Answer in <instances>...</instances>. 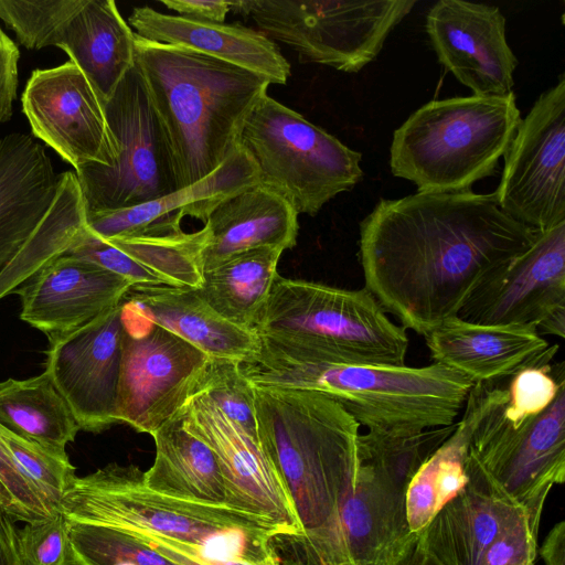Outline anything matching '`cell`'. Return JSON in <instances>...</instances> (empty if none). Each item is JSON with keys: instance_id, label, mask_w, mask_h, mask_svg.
I'll return each instance as SVG.
<instances>
[{"instance_id": "obj_11", "label": "cell", "mask_w": 565, "mask_h": 565, "mask_svg": "<svg viewBox=\"0 0 565 565\" xmlns=\"http://www.w3.org/2000/svg\"><path fill=\"white\" fill-rule=\"evenodd\" d=\"M414 0L231 1V11L250 18L270 40L301 60L355 73L372 62Z\"/></svg>"}, {"instance_id": "obj_4", "label": "cell", "mask_w": 565, "mask_h": 565, "mask_svg": "<svg viewBox=\"0 0 565 565\" xmlns=\"http://www.w3.org/2000/svg\"><path fill=\"white\" fill-rule=\"evenodd\" d=\"M135 62L172 157L178 189L217 169L270 83L196 51L136 34Z\"/></svg>"}, {"instance_id": "obj_28", "label": "cell", "mask_w": 565, "mask_h": 565, "mask_svg": "<svg viewBox=\"0 0 565 565\" xmlns=\"http://www.w3.org/2000/svg\"><path fill=\"white\" fill-rule=\"evenodd\" d=\"M124 299L142 316L211 359L241 362L257 348L255 331L227 321L192 289L131 286Z\"/></svg>"}, {"instance_id": "obj_22", "label": "cell", "mask_w": 565, "mask_h": 565, "mask_svg": "<svg viewBox=\"0 0 565 565\" xmlns=\"http://www.w3.org/2000/svg\"><path fill=\"white\" fill-rule=\"evenodd\" d=\"M425 337L435 363L451 367L475 383H500L518 372L550 364L558 344H550L534 326H490L457 316Z\"/></svg>"}, {"instance_id": "obj_16", "label": "cell", "mask_w": 565, "mask_h": 565, "mask_svg": "<svg viewBox=\"0 0 565 565\" xmlns=\"http://www.w3.org/2000/svg\"><path fill=\"white\" fill-rule=\"evenodd\" d=\"M32 134L75 170L110 167L116 145L102 100L88 78L72 61L34 70L21 96Z\"/></svg>"}, {"instance_id": "obj_33", "label": "cell", "mask_w": 565, "mask_h": 565, "mask_svg": "<svg viewBox=\"0 0 565 565\" xmlns=\"http://www.w3.org/2000/svg\"><path fill=\"white\" fill-rule=\"evenodd\" d=\"M282 252L279 247H259L237 254L204 271L202 285L194 291L227 321L253 330L278 276Z\"/></svg>"}, {"instance_id": "obj_10", "label": "cell", "mask_w": 565, "mask_h": 565, "mask_svg": "<svg viewBox=\"0 0 565 565\" xmlns=\"http://www.w3.org/2000/svg\"><path fill=\"white\" fill-rule=\"evenodd\" d=\"M359 459L355 487L329 526L270 537L279 565L406 564L418 541L407 521L408 486L360 449Z\"/></svg>"}, {"instance_id": "obj_9", "label": "cell", "mask_w": 565, "mask_h": 565, "mask_svg": "<svg viewBox=\"0 0 565 565\" xmlns=\"http://www.w3.org/2000/svg\"><path fill=\"white\" fill-rule=\"evenodd\" d=\"M237 146L253 160L258 183L298 214L315 216L363 177L360 152L268 94L246 117Z\"/></svg>"}, {"instance_id": "obj_49", "label": "cell", "mask_w": 565, "mask_h": 565, "mask_svg": "<svg viewBox=\"0 0 565 565\" xmlns=\"http://www.w3.org/2000/svg\"><path fill=\"white\" fill-rule=\"evenodd\" d=\"M518 565H535L533 561L531 562H524V563H521V564H518Z\"/></svg>"}, {"instance_id": "obj_6", "label": "cell", "mask_w": 565, "mask_h": 565, "mask_svg": "<svg viewBox=\"0 0 565 565\" xmlns=\"http://www.w3.org/2000/svg\"><path fill=\"white\" fill-rule=\"evenodd\" d=\"M74 171L60 175L31 136L0 140V300L66 254L86 226Z\"/></svg>"}, {"instance_id": "obj_30", "label": "cell", "mask_w": 565, "mask_h": 565, "mask_svg": "<svg viewBox=\"0 0 565 565\" xmlns=\"http://www.w3.org/2000/svg\"><path fill=\"white\" fill-rule=\"evenodd\" d=\"M498 384H473L454 431L411 480L405 498L406 514L409 529L417 537L438 511L466 484V460L472 431Z\"/></svg>"}, {"instance_id": "obj_40", "label": "cell", "mask_w": 565, "mask_h": 565, "mask_svg": "<svg viewBox=\"0 0 565 565\" xmlns=\"http://www.w3.org/2000/svg\"><path fill=\"white\" fill-rule=\"evenodd\" d=\"M0 480L12 497L38 520L52 518L57 510L23 471L0 437Z\"/></svg>"}, {"instance_id": "obj_45", "label": "cell", "mask_w": 565, "mask_h": 565, "mask_svg": "<svg viewBox=\"0 0 565 565\" xmlns=\"http://www.w3.org/2000/svg\"><path fill=\"white\" fill-rule=\"evenodd\" d=\"M540 554L545 565H565V522H558L546 536Z\"/></svg>"}, {"instance_id": "obj_2", "label": "cell", "mask_w": 565, "mask_h": 565, "mask_svg": "<svg viewBox=\"0 0 565 565\" xmlns=\"http://www.w3.org/2000/svg\"><path fill=\"white\" fill-rule=\"evenodd\" d=\"M57 510L67 521L138 534L180 565H279L270 522L225 504L174 499L149 490L134 465L109 463L76 477Z\"/></svg>"}, {"instance_id": "obj_46", "label": "cell", "mask_w": 565, "mask_h": 565, "mask_svg": "<svg viewBox=\"0 0 565 565\" xmlns=\"http://www.w3.org/2000/svg\"><path fill=\"white\" fill-rule=\"evenodd\" d=\"M0 510L7 513L10 518L24 522L39 521L33 514L24 509L6 488L0 480Z\"/></svg>"}, {"instance_id": "obj_50", "label": "cell", "mask_w": 565, "mask_h": 565, "mask_svg": "<svg viewBox=\"0 0 565 565\" xmlns=\"http://www.w3.org/2000/svg\"><path fill=\"white\" fill-rule=\"evenodd\" d=\"M6 36H7V34L0 29V39H3Z\"/></svg>"}, {"instance_id": "obj_23", "label": "cell", "mask_w": 565, "mask_h": 565, "mask_svg": "<svg viewBox=\"0 0 565 565\" xmlns=\"http://www.w3.org/2000/svg\"><path fill=\"white\" fill-rule=\"evenodd\" d=\"M468 480L419 536L440 565H481L483 555L508 526L526 516L468 452ZM527 518V516H526Z\"/></svg>"}, {"instance_id": "obj_21", "label": "cell", "mask_w": 565, "mask_h": 565, "mask_svg": "<svg viewBox=\"0 0 565 565\" xmlns=\"http://www.w3.org/2000/svg\"><path fill=\"white\" fill-rule=\"evenodd\" d=\"M130 287L122 277L64 254L12 294L20 296V318L50 338L82 327L117 306Z\"/></svg>"}, {"instance_id": "obj_47", "label": "cell", "mask_w": 565, "mask_h": 565, "mask_svg": "<svg viewBox=\"0 0 565 565\" xmlns=\"http://www.w3.org/2000/svg\"><path fill=\"white\" fill-rule=\"evenodd\" d=\"M537 333L553 334L559 338L565 335V307L555 310L550 313L543 321L536 327Z\"/></svg>"}, {"instance_id": "obj_18", "label": "cell", "mask_w": 565, "mask_h": 565, "mask_svg": "<svg viewBox=\"0 0 565 565\" xmlns=\"http://www.w3.org/2000/svg\"><path fill=\"white\" fill-rule=\"evenodd\" d=\"M121 334L120 302L82 327L49 338L45 372L82 430L99 433L117 423Z\"/></svg>"}, {"instance_id": "obj_14", "label": "cell", "mask_w": 565, "mask_h": 565, "mask_svg": "<svg viewBox=\"0 0 565 565\" xmlns=\"http://www.w3.org/2000/svg\"><path fill=\"white\" fill-rule=\"evenodd\" d=\"M117 423L152 435L195 392L209 356L122 299Z\"/></svg>"}, {"instance_id": "obj_25", "label": "cell", "mask_w": 565, "mask_h": 565, "mask_svg": "<svg viewBox=\"0 0 565 565\" xmlns=\"http://www.w3.org/2000/svg\"><path fill=\"white\" fill-rule=\"evenodd\" d=\"M257 183L256 167L238 146L204 179L139 205L87 212L86 226L98 237L109 241L149 232L181 230L180 223L184 216L205 224L218 204Z\"/></svg>"}, {"instance_id": "obj_17", "label": "cell", "mask_w": 565, "mask_h": 565, "mask_svg": "<svg viewBox=\"0 0 565 565\" xmlns=\"http://www.w3.org/2000/svg\"><path fill=\"white\" fill-rule=\"evenodd\" d=\"M214 451L225 482V505L262 518L285 534H302L291 498L259 441L195 391L175 413Z\"/></svg>"}, {"instance_id": "obj_12", "label": "cell", "mask_w": 565, "mask_h": 565, "mask_svg": "<svg viewBox=\"0 0 565 565\" xmlns=\"http://www.w3.org/2000/svg\"><path fill=\"white\" fill-rule=\"evenodd\" d=\"M501 383L473 428L468 452L524 509L537 537L545 499L565 479V384L543 412L513 426L503 413L509 392Z\"/></svg>"}, {"instance_id": "obj_20", "label": "cell", "mask_w": 565, "mask_h": 565, "mask_svg": "<svg viewBox=\"0 0 565 565\" xmlns=\"http://www.w3.org/2000/svg\"><path fill=\"white\" fill-rule=\"evenodd\" d=\"M426 32L439 62L473 95L513 93L518 58L498 7L439 0L426 15Z\"/></svg>"}, {"instance_id": "obj_19", "label": "cell", "mask_w": 565, "mask_h": 565, "mask_svg": "<svg viewBox=\"0 0 565 565\" xmlns=\"http://www.w3.org/2000/svg\"><path fill=\"white\" fill-rule=\"evenodd\" d=\"M565 307V222L537 231L522 252L492 269L457 317L479 324H530Z\"/></svg>"}, {"instance_id": "obj_43", "label": "cell", "mask_w": 565, "mask_h": 565, "mask_svg": "<svg viewBox=\"0 0 565 565\" xmlns=\"http://www.w3.org/2000/svg\"><path fill=\"white\" fill-rule=\"evenodd\" d=\"M161 3L181 17L201 21L225 22L231 1L162 0Z\"/></svg>"}, {"instance_id": "obj_37", "label": "cell", "mask_w": 565, "mask_h": 565, "mask_svg": "<svg viewBox=\"0 0 565 565\" xmlns=\"http://www.w3.org/2000/svg\"><path fill=\"white\" fill-rule=\"evenodd\" d=\"M0 437L19 466L57 510L61 499L76 478L75 467L70 459L49 452L41 446L13 434L2 425H0Z\"/></svg>"}, {"instance_id": "obj_41", "label": "cell", "mask_w": 565, "mask_h": 565, "mask_svg": "<svg viewBox=\"0 0 565 565\" xmlns=\"http://www.w3.org/2000/svg\"><path fill=\"white\" fill-rule=\"evenodd\" d=\"M536 536L524 516L504 531L487 548L481 565H518L531 562L536 556Z\"/></svg>"}, {"instance_id": "obj_1", "label": "cell", "mask_w": 565, "mask_h": 565, "mask_svg": "<svg viewBox=\"0 0 565 565\" xmlns=\"http://www.w3.org/2000/svg\"><path fill=\"white\" fill-rule=\"evenodd\" d=\"M536 233L504 213L493 193L382 199L360 224L364 288L403 328L426 335Z\"/></svg>"}, {"instance_id": "obj_8", "label": "cell", "mask_w": 565, "mask_h": 565, "mask_svg": "<svg viewBox=\"0 0 565 565\" xmlns=\"http://www.w3.org/2000/svg\"><path fill=\"white\" fill-rule=\"evenodd\" d=\"M295 341L332 363L404 365L406 329L365 289L277 276L254 329Z\"/></svg>"}, {"instance_id": "obj_31", "label": "cell", "mask_w": 565, "mask_h": 565, "mask_svg": "<svg viewBox=\"0 0 565 565\" xmlns=\"http://www.w3.org/2000/svg\"><path fill=\"white\" fill-rule=\"evenodd\" d=\"M151 436L154 461L143 471L149 490L174 499L225 504V482L216 455L177 414Z\"/></svg>"}, {"instance_id": "obj_39", "label": "cell", "mask_w": 565, "mask_h": 565, "mask_svg": "<svg viewBox=\"0 0 565 565\" xmlns=\"http://www.w3.org/2000/svg\"><path fill=\"white\" fill-rule=\"evenodd\" d=\"M17 534L21 565H78L67 521L60 511L50 519L28 522Z\"/></svg>"}, {"instance_id": "obj_34", "label": "cell", "mask_w": 565, "mask_h": 565, "mask_svg": "<svg viewBox=\"0 0 565 565\" xmlns=\"http://www.w3.org/2000/svg\"><path fill=\"white\" fill-rule=\"evenodd\" d=\"M67 530L78 565H180L125 530L74 521Z\"/></svg>"}, {"instance_id": "obj_3", "label": "cell", "mask_w": 565, "mask_h": 565, "mask_svg": "<svg viewBox=\"0 0 565 565\" xmlns=\"http://www.w3.org/2000/svg\"><path fill=\"white\" fill-rule=\"evenodd\" d=\"M254 385L322 393L372 431L407 435L450 426L473 382L439 363L427 366L328 362L286 339L258 335L238 363Z\"/></svg>"}, {"instance_id": "obj_27", "label": "cell", "mask_w": 565, "mask_h": 565, "mask_svg": "<svg viewBox=\"0 0 565 565\" xmlns=\"http://www.w3.org/2000/svg\"><path fill=\"white\" fill-rule=\"evenodd\" d=\"M204 228L203 273L249 249L292 248L298 213L282 196L257 183L218 204Z\"/></svg>"}, {"instance_id": "obj_32", "label": "cell", "mask_w": 565, "mask_h": 565, "mask_svg": "<svg viewBox=\"0 0 565 565\" xmlns=\"http://www.w3.org/2000/svg\"><path fill=\"white\" fill-rule=\"evenodd\" d=\"M0 425L61 458H68L66 445L81 430L45 371L0 382Z\"/></svg>"}, {"instance_id": "obj_38", "label": "cell", "mask_w": 565, "mask_h": 565, "mask_svg": "<svg viewBox=\"0 0 565 565\" xmlns=\"http://www.w3.org/2000/svg\"><path fill=\"white\" fill-rule=\"evenodd\" d=\"M524 369L513 375L508 385L509 398L503 406L504 416L513 426L543 412L565 384L564 364Z\"/></svg>"}, {"instance_id": "obj_48", "label": "cell", "mask_w": 565, "mask_h": 565, "mask_svg": "<svg viewBox=\"0 0 565 565\" xmlns=\"http://www.w3.org/2000/svg\"><path fill=\"white\" fill-rule=\"evenodd\" d=\"M405 565H440L422 545L419 537Z\"/></svg>"}, {"instance_id": "obj_13", "label": "cell", "mask_w": 565, "mask_h": 565, "mask_svg": "<svg viewBox=\"0 0 565 565\" xmlns=\"http://www.w3.org/2000/svg\"><path fill=\"white\" fill-rule=\"evenodd\" d=\"M104 109L116 159L74 171L87 212L130 207L177 190L170 149L136 62Z\"/></svg>"}, {"instance_id": "obj_7", "label": "cell", "mask_w": 565, "mask_h": 565, "mask_svg": "<svg viewBox=\"0 0 565 565\" xmlns=\"http://www.w3.org/2000/svg\"><path fill=\"white\" fill-rule=\"evenodd\" d=\"M520 121L514 93L431 100L394 131L391 171L417 192L469 191L494 173Z\"/></svg>"}, {"instance_id": "obj_36", "label": "cell", "mask_w": 565, "mask_h": 565, "mask_svg": "<svg viewBox=\"0 0 565 565\" xmlns=\"http://www.w3.org/2000/svg\"><path fill=\"white\" fill-rule=\"evenodd\" d=\"M238 363L210 358L195 391L205 393L230 419L258 440L254 385L242 374Z\"/></svg>"}, {"instance_id": "obj_35", "label": "cell", "mask_w": 565, "mask_h": 565, "mask_svg": "<svg viewBox=\"0 0 565 565\" xmlns=\"http://www.w3.org/2000/svg\"><path fill=\"white\" fill-rule=\"evenodd\" d=\"M85 0H0V19L21 45L40 50L55 45L57 35Z\"/></svg>"}, {"instance_id": "obj_42", "label": "cell", "mask_w": 565, "mask_h": 565, "mask_svg": "<svg viewBox=\"0 0 565 565\" xmlns=\"http://www.w3.org/2000/svg\"><path fill=\"white\" fill-rule=\"evenodd\" d=\"M20 52L7 35L0 39V127L12 115V104L17 97L18 64Z\"/></svg>"}, {"instance_id": "obj_29", "label": "cell", "mask_w": 565, "mask_h": 565, "mask_svg": "<svg viewBox=\"0 0 565 565\" xmlns=\"http://www.w3.org/2000/svg\"><path fill=\"white\" fill-rule=\"evenodd\" d=\"M136 33L113 0H85L55 45L88 78L103 105L135 65Z\"/></svg>"}, {"instance_id": "obj_5", "label": "cell", "mask_w": 565, "mask_h": 565, "mask_svg": "<svg viewBox=\"0 0 565 565\" xmlns=\"http://www.w3.org/2000/svg\"><path fill=\"white\" fill-rule=\"evenodd\" d=\"M254 395L259 446L303 533L329 526L355 487L360 425L322 393L254 386Z\"/></svg>"}, {"instance_id": "obj_15", "label": "cell", "mask_w": 565, "mask_h": 565, "mask_svg": "<svg viewBox=\"0 0 565 565\" xmlns=\"http://www.w3.org/2000/svg\"><path fill=\"white\" fill-rule=\"evenodd\" d=\"M493 192L498 206L535 231L565 222V77L521 119Z\"/></svg>"}, {"instance_id": "obj_26", "label": "cell", "mask_w": 565, "mask_h": 565, "mask_svg": "<svg viewBox=\"0 0 565 565\" xmlns=\"http://www.w3.org/2000/svg\"><path fill=\"white\" fill-rule=\"evenodd\" d=\"M128 21L143 39L196 51L263 76L270 84H286L290 76V64L274 41L239 23L166 14L148 6L135 7Z\"/></svg>"}, {"instance_id": "obj_24", "label": "cell", "mask_w": 565, "mask_h": 565, "mask_svg": "<svg viewBox=\"0 0 565 565\" xmlns=\"http://www.w3.org/2000/svg\"><path fill=\"white\" fill-rule=\"evenodd\" d=\"M206 231L151 232L103 239L87 226L66 253L105 268L131 286L198 289L203 282Z\"/></svg>"}, {"instance_id": "obj_44", "label": "cell", "mask_w": 565, "mask_h": 565, "mask_svg": "<svg viewBox=\"0 0 565 565\" xmlns=\"http://www.w3.org/2000/svg\"><path fill=\"white\" fill-rule=\"evenodd\" d=\"M17 532L11 518L0 510V565H21Z\"/></svg>"}]
</instances>
